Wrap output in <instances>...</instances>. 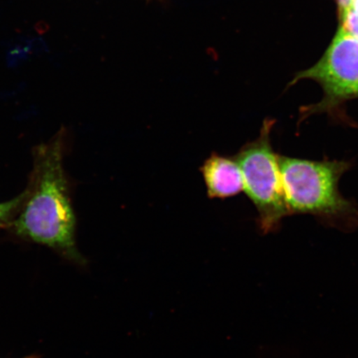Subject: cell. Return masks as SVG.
Wrapping results in <instances>:
<instances>
[{
  "label": "cell",
  "mask_w": 358,
  "mask_h": 358,
  "mask_svg": "<svg viewBox=\"0 0 358 358\" xmlns=\"http://www.w3.org/2000/svg\"><path fill=\"white\" fill-rule=\"evenodd\" d=\"M24 358H38V357L35 356V355H31V356L25 357Z\"/></svg>",
  "instance_id": "obj_10"
},
{
  "label": "cell",
  "mask_w": 358,
  "mask_h": 358,
  "mask_svg": "<svg viewBox=\"0 0 358 358\" xmlns=\"http://www.w3.org/2000/svg\"><path fill=\"white\" fill-rule=\"evenodd\" d=\"M26 196L27 191L10 201L0 203V226L15 219L24 203Z\"/></svg>",
  "instance_id": "obj_6"
},
{
  "label": "cell",
  "mask_w": 358,
  "mask_h": 358,
  "mask_svg": "<svg viewBox=\"0 0 358 358\" xmlns=\"http://www.w3.org/2000/svg\"><path fill=\"white\" fill-rule=\"evenodd\" d=\"M315 80L324 96L317 104L303 107V118L338 110L344 102L358 98V38L340 27L321 59L299 73L289 86L299 80Z\"/></svg>",
  "instance_id": "obj_4"
},
{
  "label": "cell",
  "mask_w": 358,
  "mask_h": 358,
  "mask_svg": "<svg viewBox=\"0 0 358 358\" xmlns=\"http://www.w3.org/2000/svg\"><path fill=\"white\" fill-rule=\"evenodd\" d=\"M341 22L342 28L358 38V13L352 8L348 10Z\"/></svg>",
  "instance_id": "obj_7"
},
{
  "label": "cell",
  "mask_w": 358,
  "mask_h": 358,
  "mask_svg": "<svg viewBox=\"0 0 358 358\" xmlns=\"http://www.w3.org/2000/svg\"><path fill=\"white\" fill-rule=\"evenodd\" d=\"M280 168L291 213L333 217L352 211L351 201L338 190V182L350 167L345 161H310L280 156Z\"/></svg>",
  "instance_id": "obj_2"
},
{
  "label": "cell",
  "mask_w": 358,
  "mask_h": 358,
  "mask_svg": "<svg viewBox=\"0 0 358 358\" xmlns=\"http://www.w3.org/2000/svg\"><path fill=\"white\" fill-rule=\"evenodd\" d=\"M352 8L358 13V0H353Z\"/></svg>",
  "instance_id": "obj_9"
},
{
  "label": "cell",
  "mask_w": 358,
  "mask_h": 358,
  "mask_svg": "<svg viewBox=\"0 0 358 358\" xmlns=\"http://www.w3.org/2000/svg\"><path fill=\"white\" fill-rule=\"evenodd\" d=\"M211 199H227L244 191L243 173L236 159L213 154L201 168Z\"/></svg>",
  "instance_id": "obj_5"
},
{
  "label": "cell",
  "mask_w": 358,
  "mask_h": 358,
  "mask_svg": "<svg viewBox=\"0 0 358 358\" xmlns=\"http://www.w3.org/2000/svg\"><path fill=\"white\" fill-rule=\"evenodd\" d=\"M274 123L266 120L259 138L246 144L235 157L243 173L244 191L257 208L264 231L272 230L291 214L282 182L280 155L271 144Z\"/></svg>",
  "instance_id": "obj_3"
},
{
  "label": "cell",
  "mask_w": 358,
  "mask_h": 358,
  "mask_svg": "<svg viewBox=\"0 0 358 358\" xmlns=\"http://www.w3.org/2000/svg\"><path fill=\"white\" fill-rule=\"evenodd\" d=\"M340 21H341L344 16L347 15V13L352 8L353 0H337Z\"/></svg>",
  "instance_id": "obj_8"
},
{
  "label": "cell",
  "mask_w": 358,
  "mask_h": 358,
  "mask_svg": "<svg viewBox=\"0 0 358 358\" xmlns=\"http://www.w3.org/2000/svg\"><path fill=\"white\" fill-rule=\"evenodd\" d=\"M64 140L41 145L35 154L32 182L12 226L17 235L80 262L75 243L76 217L64 165Z\"/></svg>",
  "instance_id": "obj_1"
}]
</instances>
